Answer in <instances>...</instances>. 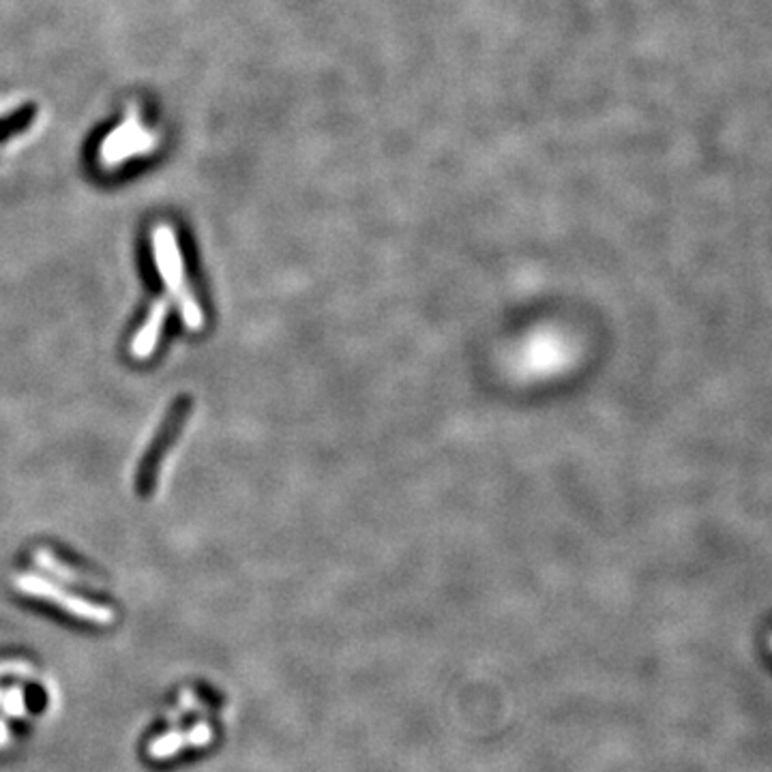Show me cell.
<instances>
[{
  "label": "cell",
  "instance_id": "6da1fadb",
  "mask_svg": "<svg viewBox=\"0 0 772 772\" xmlns=\"http://www.w3.org/2000/svg\"><path fill=\"white\" fill-rule=\"evenodd\" d=\"M152 249H155V264H157V271H159L163 286L177 300L185 327L192 333H197L204 327V316H202V307H200L197 298L193 296L192 286L185 280L183 253H181V247L177 241L174 228H170L168 224H159L152 230Z\"/></svg>",
  "mask_w": 772,
  "mask_h": 772
},
{
  "label": "cell",
  "instance_id": "7a4b0ae2",
  "mask_svg": "<svg viewBox=\"0 0 772 772\" xmlns=\"http://www.w3.org/2000/svg\"><path fill=\"white\" fill-rule=\"evenodd\" d=\"M15 590L35 597V599H44L52 605L60 608L63 612L84 621V623H93V625H112L114 623V612L107 605H99L93 603L80 594H73L69 590H65L63 586H58L52 579L35 576V574H22L13 578Z\"/></svg>",
  "mask_w": 772,
  "mask_h": 772
},
{
  "label": "cell",
  "instance_id": "3957f363",
  "mask_svg": "<svg viewBox=\"0 0 772 772\" xmlns=\"http://www.w3.org/2000/svg\"><path fill=\"white\" fill-rule=\"evenodd\" d=\"M152 146H155L152 136L146 134L145 129L136 123V118H129L105 138V143L99 148V155L105 166H118L129 157L148 152Z\"/></svg>",
  "mask_w": 772,
  "mask_h": 772
},
{
  "label": "cell",
  "instance_id": "277c9868",
  "mask_svg": "<svg viewBox=\"0 0 772 772\" xmlns=\"http://www.w3.org/2000/svg\"><path fill=\"white\" fill-rule=\"evenodd\" d=\"M213 738V729L208 724H195L188 731H168L148 745V756L152 760H166L177 756L185 747H202Z\"/></svg>",
  "mask_w": 772,
  "mask_h": 772
},
{
  "label": "cell",
  "instance_id": "5b68a950",
  "mask_svg": "<svg viewBox=\"0 0 772 772\" xmlns=\"http://www.w3.org/2000/svg\"><path fill=\"white\" fill-rule=\"evenodd\" d=\"M168 309H170V303L168 298L159 296L155 298L148 316H146L145 325L140 329V333L134 338L132 341V356L138 359V361H145L148 359L155 348H157V341H159V336L163 331V325H166V318H168Z\"/></svg>",
  "mask_w": 772,
  "mask_h": 772
},
{
  "label": "cell",
  "instance_id": "8992f818",
  "mask_svg": "<svg viewBox=\"0 0 772 772\" xmlns=\"http://www.w3.org/2000/svg\"><path fill=\"white\" fill-rule=\"evenodd\" d=\"M33 558L37 560V565H39L42 569L54 574L56 578L65 579V581H69V583H80V586H91V583H93V579L89 578V576H84V574H80V571H76V569H71L69 565H65L60 558H56L46 547H39V549L33 554ZM93 586H95V583H93Z\"/></svg>",
  "mask_w": 772,
  "mask_h": 772
},
{
  "label": "cell",
  "instance_id": "52a82bcc",
  "mask_svg": "<svg viewBox=\"0 0 772 772\" xmlns=\"http://www.w3.org/2000/svg\"><path fill=\"white\" fill-rule=\"evenodd\" d=\"M0 706L13 717H22L26 713V693L20 686H11V689L2 691Z\"/></svg>",
  "mask_w": 772,
  "mask_h": 772
},
{
  "label": "cell",
  "instance_id": "ba28073f",
  "mask_svg": "<svg viewBox=\"0 0 772 772\" xmlns=\"http://www.w3.org/2000/svg\"><path fill=\"white\" fill-rule=\"evenodd\" d=\"M35 668L26 661H15V659H9V661H0V678L2 676H15V678H35Z\"/></svg>",
  "mask_w": 772,
  "mask_h": 772
},
{
  "label": "cell",
  "instance_id": "9c48e42d",
  "mask_svg": "<svg viewBox=\"0 0 772 772\" xmlns=\"http://www.w3.org/2000/svg\"><path fill=\"white\" fill-rule=\"evenodd\" d=\"M181 706L188 708V711H197V713H206V706L202 702L195 700L192 691H183L181 693Z\"/></svg>",
  "mask_w": 772,
  "mask_h": 772
},
{
  "label": "cell",
  "instance_id": "30bf717a",
  "mask_svg": "<svg viewBox=\"0 0 772 772\" xmlns=\"http://www.w3.org/2000/svg\"><path fill=\"white\" fill-rule=\"evenodd\" d=\"M9 742V727L0 719V747Z\"/></svg>",
  "mask_w": 772,
  "mask_h": 772
},
{
  "label": "cell",
  "instance_id": "8fae6325",
  "mask_svg": "<svg viewBox=\"0 0 772 772\" xmlns=\"http://www.w3.org/2000/svg\"><path fill=\"white\" fill-rule=\"evenodd\" d=\"M0 697H2V689H0Z\"/></svg>",
  "mask_w": 772,
  "mask_h": 772
}]
</instances>
